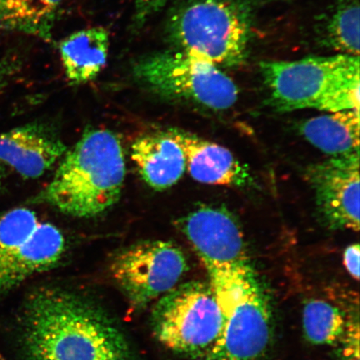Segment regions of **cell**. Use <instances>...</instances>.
Returning <instances> with one entry per match:
<instances>
[{"mask_svg": "<svg viewBox=\"0 0 360 360\" xmlns=\"http://www.w3.org/2000/svg\"><path fill=\"white\" fill-rule=\"evenodd\" d=\"M20 321L25 360H134L110 314L74 292L39 288L25 300Z\"/></svg>", "mask_w": 360, "mask_h": 360, "instance_id": "cell-1", "label": "cell"}, {"mask_svg": "<svg viewBox=\"0 0 360 360\" xmlns=\"http://www.w3.org/2000/svg\"><path fill=\"white\" fill-rule=\"evenodd\" d=\"M125 174L119 138L110 130L89 129L66 152L51 181L32 202L73 217H94L119 201Z\"/></svg>", "mask_w": 360, "mask_h": 360, "instance_id": "cell-2", "label": "cell"}, {"mask_svg": "<svg viewBox=\"0 0 360 360\" xmlns=\"http://www.w3.org/2000/svg\"><path fill=\"white\" fill-rule=\"evenodd\" d=\"M259 68L269 105L278 112L359 110V56L340 53L264 61Z\"/></svg>", "mask_w": 360, "mask_h": 360, "instance_id": "cell-3", "label": "cell"}, {"mask_svg": "<svg viewBox=\"0 0 360 360\" xmlns=\"http://www.w3.org/2000/svg\"><path fill=\"white\" fill-rule=\"evenodd\" d=\"M250 0H184L168 18L165 34L172 49L217 67L245 64L254 36Z\"/></svg>", "mask_w": 360, "mask_h": 360, "instance_id": "cell-4", "label": "cell"}, {"mask_svg": "<svg viewBox=\"0 0 360 360\" xmlns=\"http://www.w3.org/2000/svg\"><path fill=\"white\" fill-rule=\"evenodd\" d=\"M223 314L222 330L205 360H260L271 342V306L250 263L209 270Z\"/></svg>", "mask_w": 360, "mask_h": 360, "instance_id": "cell-5", "label": "cell"}, {"mask_svg": "<svg viewBox=\"0 0 360 360\" xmlns=\"http://www.w3.org/2000/svg\"><path fill=\"white\" fill-rule=\"evenodd\" d=\"M131 74L139 86L165 101L222 111L238 100L237 85L219 67L174 49L139 57Z\"/></svg>", "mask_w": 360, "mask_h": 360, "instance_id": "cell-6", "label": "cell"}, {"mask_svg": "<svg viewBox=\"0 0 360 360\" xmlns=\"http://www.w3.org/2000/svg\"><path fill=\"white\" fill-rule=\"evenodd\" d=\"M156 339L184 356L205 358L222 330L223 314L210 282L178 285L157 301L151 313Z\"/></svg>", "mask_w": 360, "mask_h": 360, "instance_id": "cell-7", "label": "cell"}, {"mask_svg": "<svg viewBox=\"0 0 360 360\" xmlns=\"http://www.w3.org/2000/svg\"><path fill=\"white\" fill-rule=\"evenodd\" d=\"M188 264L172 242L148 240L120 251L110 271L134 309H142L179 285Z\"/></svg>", "mask_w": 360, "mask_h": 360, "instance_id": "cell-8", "label": "cell"}, {"mask_svg": "<svg viewBox=\"0 0 360 360\" xmlns=\"http://www.w3.org/2000/svg\"><path fill=\"white\" fill-rule=\"evenodd\" d=\"M323 222L332 229H359V153L332 157L309 169Z\"/></svg>", "mask_w": 360, "mask_h": 360, "instance_id": "cell-9", "label": "cell"}, {"mask_svg": "<svg viewBox=\"0 0 360 360\" xmlns=\"http://www.w3.org/2000/svg\"><path fill=\"white\" fill-rule=\"evenodd\" d=\"M180 229L207 271L250 263L240 224L226 210L198 207L180 220Z\"/></svg>", "mask_w": 360, "mask_h": 360, "instance_id": "cell-10", "label": "cell"}, {"mask_svg": "<svg viewBox=\"0 0 360 360\" xmlns=\"http://www.w3.org/2000/svg\"><path fill=\"white\" fill-rule=\"evenodd\" d=\"M67 151L60 135L43 124H27L0 133V164L25 179L41 177Z\"/></svg>", "mask_w": 360, "mask_h": 360, "instance_id": "cell-11", "label": "cell"}, {"mask_svg": "<svg viewBox=\"0 0 360 360\" xmlns=\"http://www.w3.org/2000/svg\"><path fill=\"white\" fill-rule=\"evenodd\" d=\"M65 238L55 225L40 222L27 240L0 257V292L56 266L64 255Z\"/></svg>", "mask_w": 360, "mask_h": 360, "instance_id": "cell-12", "label": "cell"}, {"mask_svg": "<svg viewBox=\"0 0 360 360\" xmlns=\"http://www.w3.org/2000/svg\"><path fill=\"white\" fill-rule=\"evenodd\" d=\"M168 132L181 146L186 169L197 181L229 186H245L251 181L249 170L228 148L184 130Z\"/></svg>", "mask_w": 360, "mask_h": 360, "instance_id": "cell-13", "label": "cell"}, {"mask_svg": "<svg viewBox=\"0 0 360 360\" xmlns=\"http://www.w3.org/2000/svg\"><path fill=\"white\" fill-rule=\"evenodd\" d=\"M131 158L143 181L159 191L174 186L186 170L182 148L168 130L136 139Z\"/></svg>", "mask_w": 360, "mask_h": 360, "instance_id": "cell-14", "label": "cell"}, {"mask_svg": "<svg viewBox=\"0 0 360 360\" xmlns=\"http://www.w3.org/2000/svg\"><path fill=\"white\" fill-rule=\"evenodd\" d=\"M110 34L102 27H93L68 36L60 44L66 77L73 85L90 82L98 77L107 63Z\"/></svg>", "mask_w": 360, "mask_h": 360, "instance_id": "cell-15", "label": "cell"}, {"mask_svg": "<svg viewBox=\"0 0 360 360\" xmlns=\"http://www.w3.org/2000/svg\"><path fill=\"white\" fill-rule=\"evenodd\" d=\"M300 132L312 146L332 157L359 153V110L314 117L301 124Z\"/></svg>", "mask_w": 360, "mask_h": 360, "instance_id": "cell-16", "label": "cell"}, {"mask_svg": "<svg viewBox=\"0 0 360 360\" xmlns=\"http://www.w3.org/2000/svg\"><path fill=\"white\" fill-rule=\"evenodd\" d=\"M64 0H0V29L51 39Z\"/></svg>", "mask_w": 360, "mask_h": 360, "instance_id": "cell-17", "label": "cell"}, {"mask_svg": "<svg viewBox=\"0 0 360 360\" xmlns=\"http://www.w3.org/2000/svg\"><path fill=\"white\" fill-rule=\"evenodd\" d=\"M359 0H339L317 25L319 44L342 55H359Z\"/></svg>", "mask_w": 360, "mask_h": 360, "instance_id": "cell-18", "label": "cell"}, {"mask_svg": "<svg viewBox=\"0 0 360 360\" xmlns=\"http://www.w3.org/2000/svg\"><path fill=\"white\" fill-rule=\"evenodd\" d=\"M302 323L305 339L314 345H335L343 339L349 327L340 308L319 299L305 303Z\"/></svg>", "mask_w": 360, "mask_h": 360, "instance_id": "cell-19", "label": "cell"}, {"mask_svg": "<svg viewBox=\"0 0 360 360\" xmlns=\"http://www.w3.org/2000/svg\"><path fill=\"white\" fill-rule=\"evenodd\" d=\"M40 223L34 211L15 208L0 214V257L19 247Z\"/></svg>", "mask_w": 360, "mask_h": 360, "instance_id": "cell-20", "label": "cell"}, {"mask_svg": "<svg viewBox=\"0 0 360 360\" xmlns=\"http://www.w3.org/2000/svg\"><path fill=\"white\" fill-rule=\"evenodd\" d=\"M167 1L168 0H135V21L139 25H141L148 17L160 11Z\"/></svg>", "mask_w": 360, "mask_h": 360, "instance_id": "cell-21", "label": "cell"}, {"mask_svg": "<svg viewBox=\"0 0 360 360\" xmlns=\"http://www.w3.org/2000/svg\"><path fill=\"white\" fill-rule=\"evenodd\" d=\"M20 60L15 56L6 57L0 61V94L20 69Z\"/></svg>", "mask_w": 360, "mask_h": 360, "instance_id": "cell-22", "label": "cell"}, {"mask_svg": "<svg viewBox=\"0 0 360 360\" xmlns=\"http://www.w3.org/2000/svg\"><path fill=\"white\" fill-rule=\"evenodd\" d=\"M359 245L355 244L346 248L344 263L346 269L355 281L359 280Z\"/></svg>", "mask_w": 360, "mask_h": 360, "instance_id": "cell-23", "label": "cell"}, {"mask_svg": "<svg viewBox=\"0 0 360 360\" xmlns=\"http://www.w3.org/2000/svg\"><path fill=\"white\" fill-rule=\"evenodd\" d=\"M2 165H3L0 164V186H1L4 178V169L2 167Z\"/></svg>", "mask_w": 360, "mask_h": 360, "instance_id": "cell-24", "label": "cell"}, {"mask_svg": "<svg viewBox=\"0 0 360 360\" xmlns=\"http://www.w3.org/2000/svg\"><path fill=\"white\" fill-rule=\"evenodd\" d=\"M0 360H6L3 358V356H0Z\"/></svg>", "mask_w": 360, "mask_h": 360, "instance_id": "cell-25", "label": "cell"}, {"mask_svg": "<svg viewBox=\"0 0 360 360\" xmlns=\"http://www.w3.org/2000/svg\"><path fill=\"white\" fill-rule=\"evenodd\" d=\"M0 356H2L1 354H0Z\"/></svg>", "mask_w": 360, "mask_h": 360, "instance_id": "cell-26", "label": "cell"}]
</instances>
